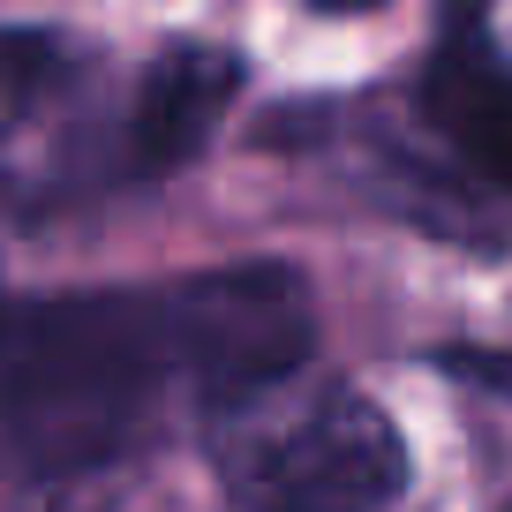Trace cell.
Instances as JSON below:
<instances>
[{"instance_id": "obj_2", "label": "cell", "mask_w": 512, "mask_h": 512, "mask_svg": "<svg viewBox=\"0 0 512 512\" xmlns=\"http://www.w3.org/2000/svg\"><path fill=\"white\" fill-rule=\"evenodd\" d=\"M211 460L241 512H384L407 490V445L369 392H264L211 422Z\"/></svg>"}, {"instance_id": "obj_6", "label": "cell", "mask_w": 512, "mask_h": 512, "mask_svg": "<svg viewBox=\"0 0 512 512\" xmlns=\"http://www.w3.org/2000/svg\"><path fill=\"white\" fill-rule=\"evenodd\" d=\"M53 76V38L46 31H0V121Z\"/></svg>"}, {"instance_id": "obj_4", "label": "cell", "mask_w": 512, "mask_h": 512, "mask_svg": "<svg viewBox=\"0 0 512 512\" xmlns=\"http://www.w3.org/2000/svg\"><path fill=\"white\" fill-rule=\"evenodd\" d=\"M241 91V53H211V46H181V53H159L136 91V113H128V144L151 174H174L189 166L196 151L211 144L219 113L234 106Z\"/></svg>"}, {"instance_id": "obj_1", "label": "cell", "mask_w": 512, "mask_h": 512, "mask_svg": "<svg viewBox=\"0 0 512 512\" xmlns=\"http://www.w3.org/2000/svg\"><path fill=\"white\" fill-rule=\"evenodd\" d=\"M189 400L166 287L46 294L0 317V430L31 475H91Z\"/></svg>"}, {"instance_id": "obj_3", "label": "cell", "mask_w": 512, "mask_h": 512, "mask_svg": "<svg viewBox=\"0 0 512 512\" xmlns=\"http://www.w3.org/2000/svg\"><path fill=\"white\" fill-rule=\"evenodd\" d=\"M166 317H174L189 407L204 422L294 384L317 347L309 279L294 264H226V272L166 279Z\"/></svg>"}, {"instance_id": "obj_5", "label": "cell", "mask_w": 512, "mask_h": 512, "mask_svg": "<svg viewBox=\"0 0 512 512\" xmlns=\"http://www.w3.org/2000/svg\"><path fill=\"white\" fill-rule=\"evenodd\" d=\"M430 128L490 189H512V61L482 38H452L422 76Z\"/></svg>"}, {"instance_id": "obj_7", "label": "cell", "mask_w": 512, "mask_h": 512, "mask_svg": "<svg viewBox=\"0 0 512 512\" xmlns=\"http://www.w3.org/2000/svg\"><path fill=\"white\" fill-rule=\"evenodd\" d=\"M437 369L460 384H475V392H497V400H512V354H490V347H445L437 354Z\"/></svg>"}]
</instances>
